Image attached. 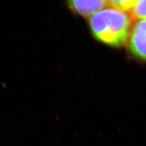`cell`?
<instances>
[{
    "instance_id": "1",
    "label": "cell",
    "mask_w": 146,
    "mask_h": 146,
    "mask_svg": "<svg viewBox=\"0 0 146 146\" xmlns=\"http://www.w3.org/2000/svg\"><path fill=\"white\" fill-rule=\"evenodd\" d=\"M88 23L95 39L110 47L123 46L131 33V18L114 8L100 11L89 18Z\"/></svg>"
},
{
    "instance_id": "2",
    "label": "cell",
    "mask_w": 146,
    "mask_h": 146,
    "mask_svg": "<svg viewBox=\"0 0 146 146\" xmlns=\"http://www.w3.org/2000/svg\"><path fill=\"white\" fill-rule=\"evenodd\" d=\"M129 50L138 59L146 61V20L134 25L129 35Z\"/></svg>"
},
{
    "instance_id": "3",
    "label": "cell",
    "mask_w": 146,
    "mask_h": 146,
    "mask_svg": "<svg viewBox=\"0 0 146 146\" xmlns=\"http://www.w3.org/2000/svg\"><path fill=\"white\" fill-rule=\"evenodd\" d=\"M67 3L70 10L76 15L91 17L104 8L108 1L103 0H72L68 1Z\"/></svg>"
},
{
    "instance_id": "4",
    "label": "cell",
    "mask_w": 146,
    "mask_h": 146,
    "mask_svg": "<svg viewBox=\"0 0 146 146\" xmlns=\"http://www.w3.org/2000/svg\"><path fill=\"white\" fill-rule=\"evenodd\" d=\"M137 1L135 0H112L108 1V4L112 7V8L123 12L133 10Z\"/></svg>"
},
{
    "instance_id": "5",
    "label": "cell",
    "mask_w": 146,
    "mask_h": 146,
    "mask_svg": "<svg viewBox=\"0 0 146 146\" xmlns=\"http://www.w3.org/2000/svg\"><path fill=\"white\" fill-rule=\"evenodd\" d=\"M133 16L136 19L146 20V0L137 1L133 10Z\"/></svg>"
}]
</instances>
